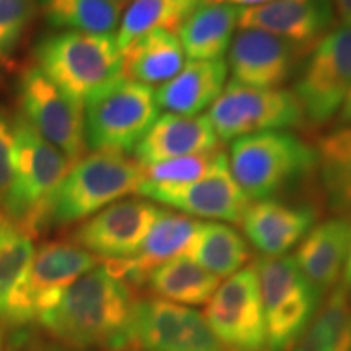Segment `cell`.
I'll use <instances>...</instances> for the list:
<instances>
[{"label": "cell", "mask_w": 351, "mask_h": 351, "mask_svg": "<svg viewBox=\"0 0 351 351\" xmlns=\"http://www.w3.org/2000/svg\"><path fill=\"white\" fill-rule=\"evenodd\" d=\"M317 213L313 207L258 200L249 205L243 219L251 244L265 257H280L291 251L314 228Z\"/></svg>", "instance_id": "cell-19"}, {"label": "cell", "mask_w": 351, "mask_h": 351, "mask_svg": "<svg viewBox=\"0 0 351 351\" xmlns=\"http://www.w3.org/2000/svg\"><path fill=\"white\" fill-rule=\"evenodd\" d=\"M351 90V25H340L315 44L295 85L304 116L314 124L332 119Z\"/></svg>", "instance_id": "cell-13"}, {"label": "cell", "mask_w": 351, "mask_h": 351, "mask_svg": "<svg viewBox=\"0 0 351 351\" xmlns=\"http://www.w3.org/2000/svg\"><path fill=\"white\" fill-rule=\"evenodd\" d=\"M210 2H213V0H210Z\"/></svg>", "instance_id": "cell-43"}, {"label": "cell", "mask_w": 351, "mask_h": 351, "mask_svg": "<svg viewBox=\"0 0 351 351\" xmlns=\"http://www.w3.org/2000/svg\"><path fill=\"white\" fill-rule=\"evenodd\" d=\"M243 7L210 2L195 8L179 26V41L191 60L223 59L230 49Z\"/></svg>", "instance_id": "cell-23"}, {"label": "cell", "mask_w": 351, "mask_h": 351, "mask_svg": "<svg viewBox=\"0 0 351 351\" xmlns=\"http://www.w3.org/2000/svg\"><path fill=\"white\" fill-rule=\"evenodd\" d=\"M137 194L181 210L191 217L230 223H241L249 208V197L232 178L228 155L223 150L218 152L215 165L204 178L179 186H158L142 181Z\"/></svg>", "instance_id": "cell-14"}, {"label": "cell", "mask_w": 351, "mask_h": 351, "mask_svg": "<svg viewBox=\"0 0 351 351\" xmlns=\"http://www.w3.org/2000/svg\"><path fill=\"white\" fill-rule=\"evenodd\" d=\"M350 232L351 223L345 218L327 219L307 232L298 247V267L322 296L339 283L348 254Z\"/></svg>", "instance_id": "cell-21"}, {"label": "cell", "mask_w": 351, "mask_h": 351, "mask_svg": "<svg viewBox=\"0 0 351 351\" xmlns=\"http://www.w3.org/2000/svg\"><path fill=\"white\" fill-rule=\"evenodd\" d=\"M215 2L234 3V5L238 7H256V5H262V3H269L271 0H215Z\"/></svg>", "instance_id": "cell-38"}, {"label": "cell", "mask_w": 351, "mask_h": 351, "mask_svg": "<svg viewBox=\"0 0 351 351\" xmlns=\"http://www.w3.org/2000/svg\"><path fill=\"white\" fill-rule=\"evenodd\" d=\"M44 351H60V350H44Z\"/></svg>", "instance_id": "cell-42"}, {"label": "cell", "mask_w": 351, "mask_h": 351, "mask_svg": "<svg viewBox=\"0 0 351 351\" xmlns=\"http://www.w3.org/2000/svg\"><path fill=\"white\" fill-rule=\"evenodd\" d=\"M226 75L225 59L189 60L178 75L156 91L158 106L178 116H199L225 90Z\"/></svg>", "instance_id": "cell-22"}, {"label": "cell", "mask_w": 351, "mask_h": 351, "mask_svg": "<svg viewBox=\"0 0 351 351\" xmlns=\"http://www.w3.org/2000/svg\"><path fill=\"white\" fill-rule=\"evenodd\" d=\"M340 122L345 125H351V90H350V93L346 95L343 104H341Z\"/></svg>", "instance_id": "cell-37"}, {"label": "cell", "mask_w": 351, "mask_h": 351, "mask_svg": "<svg viewBox=\"0 0 351 351\" xmlns=\"http://www.w3.org/2000/svg\"><path fill=\"white\" fill-rule=\"evenodd\" d=\"M156 298L182 306L207 304L219 287V278L186 256L156 267L147 283Z\"/></svg>", "instance_id": "cell-25"}, {"label": "cell", "mask_w": 351, "mask_h": 351, "mask_svg": "<svg viewBox=\"0 0 351 351\" xmlns=\"http://www.w3.org/2000/svg\"><path fill=\"white\" fill-rule=\"evenodd\" d=\"M23 117L47 142L59 148L70 163L86 150L83 103L65 93L41 69H26L19 82Z\"/></svg>", "instance_id": "cell-12"}, {"label": "cell", "mask_w": 351, "mask_h": 351, "mask_svg": "<svg viewBox=\"0 0 351 351\" xmlns=\"http://www.w3.org/2000/svg\"><path fill=\"white\" fill-rule=\"evenodd\" d=\"M254 265L265 314L267 348L291 350L317 313L322 295L307 282L295 257H262Z\"/></svg>", "instance_id": "cell-7"}, {"label": "cell", "mask_w": 351, "mask_h": 351, "mask_svg": "<svg viewBox=\"0 0 351 351\" xmlns=\"http://www.w3.org/2000/svg\"><path fill=\"white\" fill-rule=\"evenodd\" d=\"M142 179V166L125 153H91L78 160L56 189L47 207L46 226L69 225L91 217L137 192Z\"/></svg>", "instance_id": "cell-5"}, {"label": "cell", "mask_w": 351, "mask_h": 351, "mask_svg": "<svg viewBox=\"0 0 351 351\" xmlns=\"http://www.w3.org/2000/svg\"><path fill=\"white\" fill-rule=\"evenodd\" d=\"M125 350L225 351L204 314L160 298L135 300Z\"/></svg>", "instance_id": "cell-10"}, {"label": "cell", "mask_w": 351, "mask_h": 351, "mask_svg": "<svg viewBox=\"0 0 351 351\" xmlns=\"http://www.w3.org/2000/svg\"><path fill=\"white\" fill-rule=\"evenodd\" d=\"M122 75L143 85H165L186 65V54L174 32L156 28L135 39L122 52Z\"/></svg>", "instance_id": "cell-24"}, {"label": "cell", "mask_w": 351, "mask_h": 351, "mask_svg": "<svg viewBox=\"0 0 351 351\" xmlns=\"http://www.w3.org/2000/svg\"><path fill=\"white\" fill-rule=\"evenodd\" d=\"M112 2L117 3V5H119V7H122V5H124V3L127 2V0H112Z\"/></svg>", "instance_id": "cell-41"}, {"label": "cell", "mask_w": 351, "mask_h": 351, "mask_svg": "<svg viewBox=\"0 0 351 351\" xmlns=\"http://www.w3.org/2000/svg\"><path fill=\"white\" fill-rule=\"evenodd\" d=\"M16 161L15 121L0 111V199H3L12 186Z\"/></svg>", "instance_id": "cell-34"}, {"label": "cell", "mask_w": 351, "mask_h": 351, "mask_svg": "<svg viewBox=\"0 0 351 351\" xmlns=\"http://www.w3.org/2000/svg\"><path fill=\"white\" fill-rule=\"evenodd\" d=\"M343 285H345V288L351 293V232H350L348 254H346V261H345V267H343Z\"/></svg>", "instance_id": "cell-36"}, {"label": "cell", "mask_w": 351, "mask_h": 351, "mask_svg": "<svg viewBox=\"0 0 351 351\" xmlns=\"http://www.w3.org/2000/svg\"><path fill=\"white\" fill-rule=\"evenodd\" d=\"M218 152L219 148L213 152L199 153V155L181 156L150 166H142V181L158 184V186H179V184L194 182L212 169Z\"/></svg>", "instance_id": "cell-32"}, {"label": "cell", "mask_w": 351, "mask_h": 351, "mask_svg": "<svg viewBox=\"0 0 351 351\" xmlns=\"http://www.w3.org/2000/svg\"><path fill=\"white\" fill-rule=\"evenodd\" d=\"M218 140H230L258 132L288 129L304 119L295 93L278 88H254L231 80L208 111Z\"/></svg>", "instance_id": "cell-9"}, {"label": "cell", "mask_w": 351, "mask_h": 351, "mask_svg": "<svg viewBox=\"0 0 351 351\" xmlns=\"http://www.w3.org/2000/svg\"><path fill=\"white\" fill-rule=\"evenodd\" d=\"M178 2L182 3V5L189 8L191 12H194L195 8H199L202 3H204V0H178Z\"/></svg>", "instance_id": "cell-39"}, {"label": "cell", "mask_w": 351, "mask_h": 351, "mask_svg": "<svg viewBox=\"0 0 351 351\" xmlns=\"http://www.w3.org/2000/svg\"><path fill=\"white\" fill-rule=\"evenodd\" d=\"M191 10L178 0H132L121 20L116 41L124 52L135 39L156 28L179 29Z\"/></svg>", "instance_id": "cell-31"}, {"label": "cell", "mask_w": 351, "mask_h": 351, "mask_svg": "<svg viewBox=\"0 0 351 351\" xmlns=\"http://www.w3.org/2000/svg\"><path fill=\"white\" fill-rule=\"evenodd\" d=\"M0 351H5V348H3V332H2V328H0Z\"/></svg>", "instance_id": "cell-40"}, {"label": "cell", "mask_w": 351, "mask_h": 351, "mask_svg": "<svg viewBox=\"0 0 351 351\" xmlns=\"http://www.w3.org/2000/svg\"><path fill=\"white\" fill-rule=\"evenodd\" d=\"M34 56L38 67L80 103L124 77V59L114 34L65 29L44 36Z\"/></svg>", "instance_id": "cell-3"}, {"label": "cell", "mask_w": 351, "mask_h": 351, "mask_svg": "<svg viewBox=\"0 0 351 351\" xmlns=\"http://www.w3.org/2000/svg\"><path fill=\"white\" fill-rule=\"evenodd\" d=\"M204 317L225 351H269L256 265L244 267L219 285Z\"/></svg>", "instance_id": "cell-11"}, {"label": "cell", "mask_w": 351, "mask_h": 351, "mask_svg": "<svg viewBox=\"0 0 351 351\" xmlns=\"http://www.w3.org/2000/svg\"><path fill=\"white\" fill-rule=\"evenodd\" d=\"M134 302L132 288L98 265L80 276L38 322L70 350L125 351Z\"/></svg>", "instance_id": "cell-1"}, {"label": "cell", "mask_w": 351, "mask_h": 351, "mask_svg": "<svg viewBox=\"0 0 351 351\" xmlns=\"http://www.w3.org/2000/svg\"><path fill=\"white\" fill-rule=\"evenodd\" d=\"M161 208L147 200H119L95 213L73 232V241L96 258L124 261L138 251Z\"/></svg>", "instance_id": "cell-15"}, {"label": "cell", "mask_w": 351, "mask_h": 351, "mask_svg": "<svg viewBox=\"0 0 351 351\" xmlns=\"http://www.w3.org/2000/svg\"><path fill=\"white\" fill-rule=\"evenodd\" d=\"M315 153L328 205L337 213H351V125L320 138Z\"/></svg>", "instance_id": "cell-28"}, {"label": "cell", "mask_w": 351, "mask_h": 351, "mask_svg": "<svg viewBox=\"0 0 351 351\" xmlns=\"http://www.w3.org/2000/svg\"><path fill=\"white\" fill-rule=\"evenodd\" d=\"M291 351H351V293L337 285Z\"/></svg>", "instance_id": "cell-27"}, {"label": "cell", "mask_w": 351, "mask_h": 351, "mask_svg": "<svg viewBox=\"0 0 351 351\" xmlns=\"http://www.w3.org/2000/svg\"><path fill=\"white\" fill-rule=\"evenodd\" d=\"M34 257L32 236L0 215V322Z\"/></svg>", "instance_id": "cell-30"}, {"label": "cell", "mask_w": 351, "mask_h": 351, "mask_svg": "<svg viewBox=\"0 0 351 351\" xmlns=\"http://www.w3.org/2000/svg\"><path fill=\"white\" fill-rule=\"evenodd\" d=\"M16 161L12 186L3 197L7 218L29 236L46 226V215L56 189L70 169V161L34 127L15 119Z\"/></svg>", "instance_id": "cell-4"}, {"label": "cell", "mask_w": 351, "mask_h": 351, "mask_svg": "<svg viewBox=\"0 0 351 351\" xmlns=\"http://www.w3.org/2000/svg\"><path fill=\"white\" fill-rule=\"evenodd\" d=\"M302 46L262 29H243L230 47L232 80L254 88H276L291 75Z\"/></svg>", "instance_id": "cell-16"}, {"label": "cell", "mask_w": 351, "mask_h": 351, "mask_svg": "<svg viewBox=\"0 0 351 351\" xmlns=\"http://www.w3.org/2000/svg\"><path fill=\"white\" fill-rule=\"evenodd\" d=\"M38 8V0H0V62L19 47Z\"/></svg>", "instance_id": "cell-33"}, {"label": "cell", "mask_w": 351, "mask_h": 351, "mask_svg": "<svg viewBox=\"0 0 351 351\" xmlns=\"http://www.w3.org/2000/svg\"><path fill=\"white\" fill-rule=\"evenodd\" d=\"M98 267V258L75 243L43 244L29 265L23 283L13 295L3 322L25 326L51 311L80 276Z\"/></svg>", "instance_id": "cell-8"}, {"label": "cell", "mask_w": 351, "mask_h": 351, "mask_svg": "<svg viewBox=\"0 0 351 351\" xmlns=\"http://www.w3.org/2000/svg\"><path fill=\"white\" fill-rule=\"evenodd\" d=\"M228 161L249 200H269L309 178L317 168V153L289 132L267 130L236 138Z\"/></svg>", "instance_id": "cell-2"}, {"label": "cell", "mask_w": 351, "mask_h": 351, "mask_svg": "<svg viewBox=\"0 0 351 351\" xmlns=\"http://www.w3.org/2000/svg\"><path fill=\"white\" fill-rule=\"evenodd\" d=\"M332 0H271L243 8L239 26L276 34L298 46H314L333 25Z\"/></svg>", "instance_id": "cell-18"}, {"label": "cell", "mask_w": 351, "mask_h": 351, "mask_svg": "<svg viewBox=\"0 0 351 351\" xmlns=\"http://www.w3.org/2000/svg\"><path fill=\"white\" fill-rule=\"evenodd\" d=\"M333 7L337 8L341 20L346 25H351V0H332Z\"/></svg>", "instance_id": "cell-35"}, {"label": "cell", "mask_w": 351, "mask_h": 351, "mask_svg": "<svg viewBox=\"0 0 351 351\" xmlns=\"http://www.w3.org/2000/svg\"><path fill=\"white\" fill-rule=\"evenodd\" d=\"M199 226L200 223L187 215L161 210L134 256L124 261H106L103 265L132 289L143 287L156 267L187 252Z\"/></svg>", "instance_id": "cell-17"}, {"label": "cell", "mask_w": 351, "mask_h": 351, "mask_svg": "<svg viewBox=\"0 0 351 351\" xmlns=\"http://www.w3.org/2000/svg\"><path fill=\"white\" fill-rule=\"evenodd\" d=\"M213 2H215V0H213Z\"/></svg>", "instance_id": "cell-44"}, {"label": "cell", "mask_w": 351, "mask_h": 351, "mask_svg": "<svg viewBox=\"0 0 351 351\" xmlns=\"http://www.w3.org/2000/svg\"><path fill=\"white\" fill-rule=\"evenodd\" d=\"M218 143L207 116L165 114L158 117L134 152L140 166H150L174 158L218 150Z\"/></svg>", "instance_id": "cell-20"}, {"label": "cell", "mask_w": 351, "mask_h": 351, "mask_svg": "<svg viewBox=\"0 0 351 351\" xmlns=\"http://www.w3.org/2000/svg\"><path fill=\"white\" fill-rule=\"evenodd\" d=\"M184 256L218 278L231 276L247 263L249 247L243 236L225 223H200Z\"/></svg>", "instance_id": "cell-26"}, {"label": "cell", "mask_w": 351, "mask_h": 351, "mask_svg": "<svg viewBox=\"0 0 351 351\" xmlns=\"http://www.w3.org/2000/svg\"><path fill=\"white\" fill-rule=\"evenodd\" d=\"M47 23L69 32L112 34L121 7L112 0H38Z\"/></svg>", "instance_id": "cell-29"}, {"label": "cell", "mask_w": 351, "mask_h": 351, "mask_svg": "<svg viewBox=\"0 0 351 351\" xmlns=\"http://www.w3.org/2000/svg\"><path fill=\"white\" fill-rule=\"evenodd\" d=\"M160 116L152 86L121 77L85 101V142L95 152L130 153Z\"/></svg>", "instance_id": "cell-6"}]
</instances>
